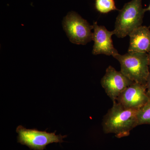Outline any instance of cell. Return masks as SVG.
<instances>
[{"mask_svg": "<svg viewBox=\"0 0 150 150\" xmlns=\"http://www.w3.org/2000/svg\"><path fill=\"white\" fill-rule=\"evenodd\" d=\"M103 119V130L105 134H113L118 138L128 137L132 129L139 126L138 110L126 108L116 101Z\"/></svg>", "mask_w": 150, "mask_h": 150, "instance_id": "1", "label": "cell"}, {"mask_svg": "<svg viewBox=\"0 0 150 150\" xmlns=\"http://www.w3.org/2000/svg\"><path fill=\"white\" fill-rule=\"evenodd\" d=\"M113 57L120 63L123 74L134 82L146 85L150 72L147 53L128 52L124 55L118 54Z\"/></svg>", "mask_w": 150, "mask_h": 150, "instance_id": "2", "label": "cell"}, {"mask_svg": "<svg viewBox=\"0 0 150 150\" xmlns=\"http://www.w3.org/2000/svg\"><path fill=\"white\" fill-rule=\"evenodd\" d=\"M142 0H131L119 11L115 22L114 33L117 37L123 38L133 30L142 26L146 8H144Z\"/></svg>", "mask_w": 150, "mask_h": 150, "instance_id": "3", "label": "cell"}, {"mask_svg": "<svg viewBox=\"0 0 150 150\" xmlns=\"http://www.w3.org/2000/svg\"><path fill=\"white\" fill-rule=\"evenodd\" d=\"M16 132L18 134L17 142L33 150H43L49 144L62 143L64 142L63 139L67 137V135H56V131L54 133H48L46 130L27 129L22 126H18Z\"/></svg>", "mask_w": 150, "mask_h": 150, "instance_id": "4", "label": "cell"}, {"mask_svg": "<svg viewBox=\"0 0 150 150\" xmlns=\"http://www.w3.org/2000/svg\"><path fill=\"white\" fill-rule=\"evenodd\" d=\"M63 27L70 41L78 45H85L92 40L93 25H90L74 12H71L64 18Z\"/></svg>", "mask_w": 150, "mask_h": 150, "instance_id": "5", "label": "cell"}, {"mask_svg": "<svg viewBox=\"0 0 150 150\" xmlns=\"http://www.w3.org/2000/svg\"><path fill=\"white\" fill-rule=\"evenodd\" d=\"M134 83L121 71H117L110 66L106 69L101 80L102 87L112 101H115L121 93Z\"/></svg>", "mask_w": 150, "mask_h": 150, "instance_id": "6", "label": "cell"}, {"mask_svg": "<svg viewBox=\"0 0 150 150\" xmlns=\"http://www.w3.org/2000/svg\"><path fill=\"white\" fill-rule=\"evenodd\" d=\"M149 98L146 85L134 83L125 89L115 101L126 108L139 110Z\"/></svg>", "mask_w": 150, "mask_h": 150, "instance_id": "7", "label": "cell"}, {"mask_svg": "<svg viewBox=\"0 0 150 150\" xmlns=\"http://www.w3.org/2000/svg\"><path fill=\"white\" fill-rule=\"evenodd\" d=\"M93 26L92 40L94 44L92 54L95 55L104 54L113 57L118 54V51L112 43V36L115 34L114 30L109 31L105 26L98 25L96 22L94 23Z\"/></svg>", "mask_w": 150, "mask_h": 150, "instance_id": "8", "label": "cell"}, {"mask_svg": "<svg viewBox=\"0 0 150 150\" xmlns=\"http://www.w3.org/2000/svg\"><path fill=\"white\" fill-rule=\"evenodd\" d=\"M130 43L128 52H150V30L146 26L138 27L129 35Z\"/></svg>", "mask_w": 150, "mask_h": 150, "instance_id": "9", "label": "cell"}, {"mask_svg": "<svg viewBox=\"0 0 150 150\" xmlns=\"http://www.w3.org/2000/svg\"><path fill=\"white\" fill-rule=\"evenodd\" d=\"M95 7L102 13H107L111 11L117 10L114 0H96Z\"/></svg>", "mask_w": 150, "mask_h": 150, "instance_id": "10", "label": "cell"}, {"mask_svg": "<svg viewBox=\"0 0 150 150\" xmlns=\"http://www.w3.org/2000/svg\"><path fill=\"white\" fill-rule=\"evenodd\" d=\"M138 121L139 126L150 125V96L148 102L138 110Z\"/></svg>", "mask_w": 150, "mask_h": 150, "instance_id": "11", "label": "cell"}, {"mask_svg": "<svg viewBox=\"0 0 150 150\" xmlns=\"http://www.w3.org/2000/svg\"><path fill=\"white\" fill-rule=\"evenodd\" d=\"M146 86L147 91L148 94L150 96V72L148 76Z\"/></svg>", "mask_w": 150, "mask_h": 150, "instance_id": "12", "label": "cell"}, {"mask_svg": "<svg viewBox=\"0 0 150 150\" xmlns=\"http://www.w3.org/2000/svg\"><path fill=\"white\" fill-rule=\"evenodd\" d=\"M149 55V69L150 71V52L148 54Z\"/></svg>", "mask_w": 150, "mask_h": 150, "instance_id": "13", "label": "cell"}, {"mask_svg": "<svg viewBox=\"0 0 150 150\" xmlns=\"http://www.w3.org/2000/svg\"><path fill=\"white\" fill-rule=\"evenodd\" d=\"M146 11H150V4L149 7L148 8H146Z\"/></svg>", "mask_w": 150, "mask_h": 150, "instance_id": "14", "label": "cell"}]
</instances>
